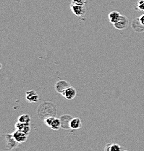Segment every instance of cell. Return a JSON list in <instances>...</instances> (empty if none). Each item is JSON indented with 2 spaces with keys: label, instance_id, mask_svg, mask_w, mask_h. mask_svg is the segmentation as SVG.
I'll use <instances>...</instances> for the list:
<instances>
[{
  "label": "cell",
  "instance_id": "9c48e42d",
  "mask_svg": "<svg viewBox=\"0 0 144 151\" xmlns=\"http://www.w3.org/2000/svg\"><path fill=\"white\" fill-rule=\"evenodd\" d=\"M131 26H132L133 29L138 33H141L144 31V26L140 23L138 18L135 19L133 21Z\"/></svg>",
  "mask_w": 144,
  "mask_h": 151
},
{
  "label": "cell",
  "instance_id": "ac0fdd59",
  "mask_svg": "<svg viewBox=\"0 0 144 151\" xmlns=\"http://www.w3.org/2000/svg\"><path fill=\"white\" fill-rule=\"evenodd\" d=\"M138 18H139V20H140V23H142V25H143V26H144V14L140 15V16Z\"/></svg>",
  "mask_w": 144,
  "mask_h": 151
},
{
  "label": "cell",
  "instance_id": "5bb4252c",
  "mask_svg": "<svg viewBox=\"0 0 144 151\" xmlns=\"http://www.w3.org/2000/svg\"><path fill=\"white\" fill-rule=\"evenodd\" d=\"M135 9L138 10L144 11V0H138L136 3Z\"/></svg>",
  "mask_w": 144,
  "mask_h": 151
},
{
  "label": "cell",
  "instance_id": "44dd1931",
  "mask_svg": "<svg viewBox=\"0 0 144 151\" xmlns=\"http://www.w3.org/2000/svg\"><path fill=\"white\" fill-rule=\"evenodd\" d=\"M124 151H128V150H124Z\"/></svg>",
  "mask_w": 144,
  "mask_h": 151
},
{
  "label": "cell",
  "instance_id": "ba28073f",
  "mask_svg": "<svg viewBox=\"0 0 144 151\" xmlns=\"http://www.w3.org/2000/svg\"><path fill=\"white\" fill-rule=\"evenodd\" d=\"M60 122H61V127L63 129H67L70 128V122L71 121L72 118L71 116L70 115H63L60 117Z\"/></svg>",
  "mask_w": 144,
  "mask_h": 151
},
{
  "label": "cell",
  "instance_id": "5b68a950",
  "mask_svg": "<svg viewBox=\"0 0 144 151\" xmlns=\"http://www.w3.org/2000/svg\"><path fill=\"white\" fill-rule=\"evenodd\" d=\"M62 95L65 97L66 100H71L74 99L77 95V91L73 86H69L68 88L62 94Z\"/></svg>",
  "mask_w": 144,
  "mask_h": 151
},
{
  "label": "cell",
  "instance_id": "3957f363",
  "mask_svg": "<svg viewBox=\"0 0 144 151\" xmlns=\"http://www.w3.org/2000/svg\"><path fill=\"white\" fill-rule=\"evenodd\" d=\"M128 24H129V20H128V18H127L125 15H121L120 20L117 22V23H115L114 26H115V28L118 30H123L125 29L128 26Z\"/></svg>",
  "mask_w": 144,
  "mask_h": 151
},
{
  "label": "cell",
  "instance_id": "9a60e30c",
  "mask_svg": "<svg viewBox=\"0 0 144 151\" xmlns=\"http://www.w3.org/2000/svg\"><path fill=\"white\" fill-rule=\"evenodd\" d=\"M109 151H122V147L119 144H111Z\"/></svg>",
  "mask_w": 144,
  "mask_h": 151
},
{
  "label": "cell",
  "instance_id": "4fadbf2b",
  "mask_svg": "<svg viewBox=\"0 0 144 151\" xmlns=\"http://www.w3.org/2000/svg\"><path fill=\"white\" fill-rule=\"evenodd\" d=\"M18 122L21 123H26V124H30L31 122V116L29 114H23L20 116L18 119Z\"/></svg>",
  "mask_w": 144,
  "mask_h": 151
},
{
  "label": "cell",
  "instance_id": "e0dca14e",
  "mask_svg": "<svg viewBox=\"0 0 144 151\" xmlns=\"http://www.w3.org/2000/svg\"><path fill=\"white\" fill-rule=\"evenodd\" d=\"M86 3V0H72L71 4H76V5L85 6Z\"/></svg>",
  "mask_w": 144,
  "mask_h": 151
},
{
  "label": "cell",
  "instance_id": "277c9868",
  "mask_svg": "<svg viewBox=\"0 0 144 151\" xmlns=\"http://www.w3.org/2000/svg\"><path fill=\"white\" fill-rule=\"evenodd\" d=\"M69 86H70V85L67 83V81H65V80H59V81H57L54 87H55V90L57 91V93L62 94Z\"/></svg>",
  "mask_w": 144,
  "mask_h": 151
},
{
  "label": "cell",
  "instance_id": "30bf717a",
  "mask_svg": "<svg viewBox=\"0 0 144 151\" xmlns=\"http://www.w3.org/2000/svg\"><path fill=\"white\" fill-rule=\"evenodd\" d=\"M121 14L117 11H112L109 14V22L112 24H115L117 23L119 20H120V17H121Z\"/></svg>",
  "mask_w": 144,
  "mask_h": 151
},
{
  "label": "cell",
  "instance_id": "6da1fadb",
  "mask_svg": "<svg viewBox=\"0 0 144 151\" xmlns=\"http://www.w3.org/2000/svg\"><path fill=\"white\" fill-rule=\"evenodd\" d=\"M70 9H71L73 13L77 17H82L86 13V9L85 6L70 4Z\"/></svg>",
  "mask_w": 144,
  "mask_h": 151
},
{
  "label": "cell",
  "instance_id": "ffe728a7",
  "mask_svg": "<svg viewBox=\"0 0 144 151\" xmlns=\"http://www.w3.org/2000/svg\"><path fill=\"white\" fill-rule=\"evenodd\" d=\"M1 64L0 63V69H1Z\"/></svg>",
  "mask_w": 144,
  "mask_h": 151
},
{
  "label": "cell",
  "instance_id": "2e32d148",
  "mask_svg": "<svg viewBox=\"0 0 144 151\" xmlns=\"http://www.w3.org/2000/svg\"><path fill=\"white\" fill-rule=\"evenodd\" d=\"M54 119H55V117H54V116H49V117L46 118L45 119H43V120H44V124H46V126H48V127H50Z\"/></svg>",
  "mask_w": 144,
  "mask_h": 151
},
{
  "label": "cell",
  "instance_id": "7a4b0ae2",
  "mask_svg": "<svg viewBox=\"0 0 144 151\" xmlns=\"http://www.w3.org/2000/svg\"><path fill=\"white\" fill-rule=\"evenodd\" d=\"M12 137L15 139V141L18 143H24L27 140L28 138V135L26 134L23 132H20L19 130H15L12 134Z\"/></svg>",
  "mask_w": 144,
  "mask_h": 151
},
{
  "label": "cell",
  "instance_id": "8fae6325",
  "mask_svg": "<svg viewBox=\"0 0 144 151\" xmlns=\"http://www.w3.org/2000/svg\"><path fill=\"white\" fill-rule=\"evenodd\" d=\"M81 126H82V123L79 118H73L70 122V128L72 129H79Z\"/></svg>",
  "mask_w": 144,
  "mask_h": 151
},
{
  "label": "cell",
  "instance_id": "8992f818",
  "mask_svg": "<svg viewBox=\"0 0 144 151\" xmlns=\"http://www.w3.org/2000/svg\"><path fill=\"white\" fill-rule=\"evenodd\" d=\"M16 130H19L20 132H24L27 135L29 134L30 131H31V126L30 124H26V123H21V122H16L15 125Z\"/></svg>",
  "mask_w": 144,
  "mask_h": 151
},
{
  "label": "cell",
  "instance_id": "52a82bcc",
  "mask_svg": "<svg viewBox=\"0 0 144 151\" xmlns=\"http://www.w3.org/2000/svg\"><path fill=\"white\" fill-rule=\"evenodd\" d=\"M26 99L29 103H37L39 100V96L36 92L34 90H30L26 92Z\"/></svg>",
  "mask_w": 144,
  "mask_h": 151
},
{
  "label": "cell",
  "instance_id": "7c38bea8",
  "mask_svg": "<svg viewBox=\"0 0 144 151\" xmlns=\"http://www.w3.org/2000/svg\"><path fill=\"white\" fill-rule=\"evenodd\" d=\"M61 127V122H60V119H57V118H55L53 121L52 124H51V127L50 128L53 130H59Z\"/></svg>",
  "mask_w": 144,
  "mask_h": 151
},
{
  "label": "cell",
  "instance_id": "d6986e66",
  "mask_svg": "<svg viewBox=\"0 0 144 151\" xmlns=\"http://www.w3.org/2000/svg\"><path fill=\"white\" fill-rule=\"evenodd\" d=\"M111 144H106L105 145V147H104V151H109V148H110Z\"/></svg>",
  "mask_w": 144,
  "mask_h": 151
}]
</instances>
